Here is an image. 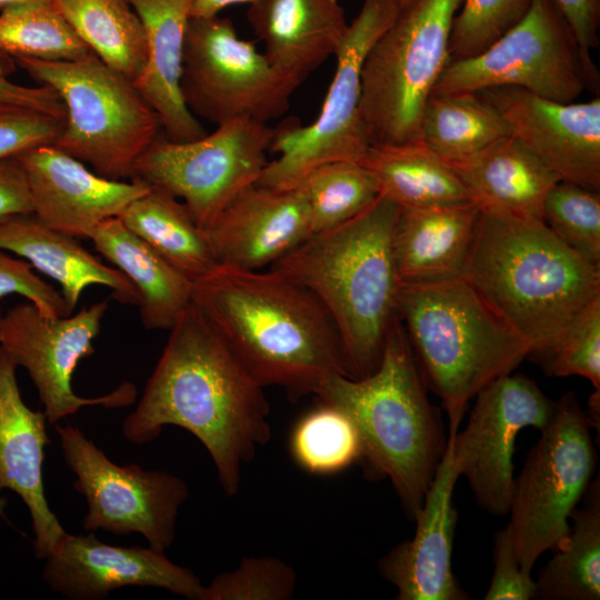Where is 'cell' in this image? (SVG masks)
<instances>
[{"instance_id":"1","label":"cell","mask_w":600,"mask_h":600,"mask_svg":"<svg viewBox=\"0 0 600 600\" xmlns=\"http://www.w3.org/2000/svg\"><path fill=\"white\" fill-rule=\"evenodd\" d=\"M263 388L191 301L170 329L136 409L124 418L123 437L144 444L166 426L186 429L204 446L223 491L233 496L242 466L271 438Z\"/></svg>"},{"instance_id":"2","label":"cell","mask_w":600,"mask_h":600,"mask_svg":"<svg viewBox=\"0 0 600 600\" xmlns=\"http://www.w3.org/2000/svg\"><path fill=\"white\" fill-rule=\"evenodd\" d=\"M192 301L250 374L290 401L347 377L341 341L320 301L291 278L218 264L193 282Z\"/></svg>"},{"instance_id":"3","label":"cell","mask_w":600,"mask_h":600,"mask_svg":"<svg viewBox=\"0 0 600 600\" xmlns=\"http://www.w3.org/2000/svg\"><path fill=\"white\" fill-rule=\"evenodd\" d=\"M462 278L530 344L531 360L600 298V267L542 220L480 208Z\"/></svg>"},{"instance_id":"4","label":"cell","mask_w":600,"mask_h":600,"mask_svg":"<svg viewBox=\"0 0 600 600\" xmlns=\"http://www.w3.org/2000/svg\"><path fill=\"white\" fill-rule=\"evenodd\" d=\"M398 213L399 206L380 194L352 219L312 233L270 268L307 288L324 307L351 379L379 367L398 317L400 281L392 251Z\"/></svg>"},{"instance_id":"5","label":"cell","mask_w":600,"mask_h":600,"mask_svg":"<svg viewBox=\"0 0 600 600\" xmlns=\"http://www.w3.org/2000/svg\"><path fill=\"white\" fill-rule=\"evenodd\" d=\"M354 423L361 462L370 480L389 479L409 520L414 521L447 448L440 410L427 386L399 318L386 340L379 367L369 376L328 377L314 394Z\"/></svg>"},{"instance_id":"6","label":"cell","mask_w":600,"mask_h":600,"mask_svg":"<svg viewBox=\"0 0 600 600\" xmlns=\"http://www.w3.org/2000/svg\"><path fill=\"white\" fill-rule=\"evenodd\" d=\"M397 314L424 384L442 401L449 432L458 431L469 401L511 373L530 344L507 326L462 278L400 283Z\"/></svg>"},{"instance_id":"7","label":"cell","mask_w":600,"mask_h":600,"mask_svg":"<svg viewBox=\"0 0 600 600\" xmlns=\"http://www.w3.org/2000/svg\"><path fill=\"white\" fill-rule=\"evenodd\" d=\"M14 61L39 84L51 87L64 104V126L54 147L102 177H133L138 159L160 134L161 126L132 82L96 54L69 61Z\"/></svg>"},{"instance_id":"8","label":"cell","mask_w":600,"mask_h":600,"mask_svg":"<svg viewBox=\"0 0 600 600\" xmlns=\"http://www.w3.org/2000/svg\"><path fill=\"white\" fill-rule=\"evenodd\" d=\"M461 2L416 0L400 7L369 50L360 117L370 146L420 140L427 101L450 62L451 27Z\"/></svg>"},{"instance_id":"9","label":"cell","mask_w":600,"mask_h":600,"mask_svg":"<svg viewBox=\"0 0 600 600\" xmlns=\"http://www.w3.org/2000/svg\"><path fill=\"white\" fill-rule=\"evenodd\" d=\"M591 428L576 394L566 392L514 478L508 526L526 572L543 552L568 541V520L597 466Z\"/></svg>"},{"instance_id":"10","label":"cell","mask_w":600,"mask_h":600,"mask_svg":"<svg viewBox=\"0 0 600 600\" xmlns=\"http://www.w3.org/2000/svg\"><path fill=\"white\" fill-rule=\"evenodd\" d=\"M518 87L559 102L599 93L600 74L553 0H532L526 17L486 51L451 61L432 94Z\"/></svg>"},{"instance_id":"11","label":"cell","mask_w":600,"mask_h":600,"mask_svg":"<svg viewBox=\"0 0 600 600\" xmlns=\"http://www.w3.org/2000/svg\"><path fill=\"white\" fill-rule=\"evenodd\" d=\"M399 10V0L362 1L334 54L336 71L319 116L306 127L290 123L277 128L270 149L280 156L267 163L256 184L297 188L323 163L360 162L364 158L370 143L360 117L362 67Z\"/></svg>"},{"instance_id":"12","label":"cell","mask_w":600,"mask_h":600,"mask_svg":"<svg viewBox=\"0 0 600 600\" xmlns=\"http://www.w3.org/2000/svg\"><path fill=\"white\" fill-rule=\"evenodd\" d=\"M180 89L196 118L219 126L241 118L268 123L287 111L297 87L218 14L189 20Z\"/></svg>"},{"instance_id":"13","label":"cell","mask_w":600,"mask_h":600,"mask_svg":"<svg viewBox=\"0 0 600 600\" xmlns=\"http://www.w3.org/2000/svg\"><path fill=\"white\" fill-rule=\"evenodd\" d=\"M276 132L268 123L241 118L191 141L159 134L138 159L132 178L182 199L206 229L240 192L258 182Z\"/></svg>"},{"instance_id":"14","label":"cell","mask_w":600,"mask_h":600,"mask_svg":"<svg viewBox=\"0 0 600 600\" xmlns=\"http://www.w3.org/2000/svg\"><path fill=\"white\" fill-rule=\"evenodd\" d=\"M54 430L66 464L76 476L73 489L88 506L83 530L139 533L149 547L166 552L174 541L179 509L189 496L183 479L167 470L114 463L77 426L54 424Z\"/></svg>"},{"instance_id":"15","label":"cell","mask_w":600,"mask_h":600,"mask_svg":"<svg viewBox=\"0 0 600 600\" xmlns=\"http://www.w3.org/2000/svg\"><path fill=\"white\" fill-rule=\"evenodd\" d=\"M109 301L84 307L74 314L49 317L32 302L11 307L0 320V346L17 367L27 370L49 424L73 416L89 406L118 409L132 404L137 389L123 382L103 396L74 393L71 381L78 363L94 353L93 341L101 331Z\"/></svg>"},{"instance_id":"16","label":"cell","mask_w":600,"mask_h":600,"mask_svg":"<svg viewBox=\"0 0 600 600\" xmlns=\"http://www.w3.org/2000/svg\"><path fill=\"white\" fill-rule=\"evenodd\" d=\"M554 409L556 401L521 373L501 376L477 393L467 426L449 432L447 443L480 508L498 517L509 512L517 437L528 427L543 429Z\"/></svg>"},{"instance_id":"17","label":"cell","mask_w":600,"mask_h":600,"mask_svg":"<svg viewBox=\"0 0 600 600\" xmlns=\"http://www.w3.org/2000/svg\"><path fill=\"white\" fill-rule=\"evenodd\" d=\"M518 139L561 180L600 190V98L559 102L518 87L479 92Z\"/></svg>"},{"instance_id":"18","label":"cell","mask_w":600,"mask_h":600,"mask_svg":"<svg viewBox=\"0 0 600 600\" xmlns=\"http://www.w3.org/2000/svg\"><path fill=\"white\" fill-rule=\"evenodd\" d=\"M44 560V582L71 600H101L126 587L160 588L190 600L204 593L199 577L163 551L108 544L94 532H67Z\"/></svg>"},{"instance_id":"19","label":"cell","mask_w":600,"mask_h":600,"mask_svg":"<svg viewBox=\"0 0 600 600\" xmlns=\"http://www.w3.org/2000/svg\"><path fill=\"white\" fill-rule=\"evenodd\" d=\"M30 190L33 213L48 227L76 239H89L101 222L118 218L150 190L140 179L113 180L53 144L17 157Z\"/></svg>"},{"instance_id":"20","label":"cell","mask_w":600,"mask_h":600,"mask_svg":"<svg viewBox=\"0 0 600 600\" xmlns=\"http://www.w3.org/2000/svg\"><path fill=\"white\" fill-rule=\"evenodd\" d=\"M203 230L217 263L243 270L272 266L312 234L301 187L258 184L240 192Z\"/></svg>"},{"instance_id":"21","label":"cell","mask_w":600,"mask_h":600,"mask_svg":"<svg viewBox=\"0 0 600 600\" xmlns=\"http://www.w3.org/2000/svg\"><path fill=\"white\" fill-rule=\"evenodd\" d=\"M447 448L416 518L412 539L398 543L378 561L398 600H467L469 594L452 571V546L458 512L452 497L459 478Z\"/></svg>"},{"instance_id":"22","label":"cell","mask_w":600,"mask_h":600,"mask_svg":"<svg viewBox=\"0 0 600 600\" xmlns=\"http://www.w3.org/2000/svg\"><path fill=\"white\" fill-rule=\"evenodd\" d=\"M17 364L0 346V490L16 492L26 504L37 559L44 560L66 536L44 494V449L50 444L43 410L22 399Z\"/></svg>"},{"instance_id":"23","label":"cell","mask_w":600,"mask_h":600,"mask_svg":"<svg viewBox=\"0 0 600 600\" xmlns=\"http://www.w3.org/2000/svg\"><path fill=\"white\" fill-rule=\"evenodd\" d=\"M247 19L272 67L297 88L337 53L349 27L339 0H253Z\"/></svg>"},{"instance_id":"24","label":"cell","mask_w":600,"mask_h":600,"mask_svg":"<svg viewBox=\"0 0 600 600\" xmlns=\"http://www.w3.org/2000/svg\"><path fill=\"white\" fill-rule=\"evenodd\" d=\"M147 37V63L133 86L156 112L164 137L183 142L207 134L180 89L184 38L193 0H128Z\"/></svg>"},{"instance_id":"25","label":"cell","mask_w":600,"mask_h":600,"mask_svg":"<svg viewBox=\"0 0 600 600\" xmlns=\"http://www.w3.org/2000/svg\"><path fill=\"white\" fill-rule=\"evenodd\" d=\"M480 214L474 201L399 208L392 251L400 283L462 277Z\"/></svg>"},{"instance_id":"26","label":"cell","mask_w":600,"mask_h":600,"mask_svg":"<svg viewBox=\"0 0 600 600\" xmlns=\"http://www.w3.org/2000/svg\"><path fill=\"white\" fill-rule=\"evenodd\" d=\"M0 249L54 280L70 313L82 292L94 284L111 289L112 297L121 303L139 304L137 289L121 271L104 264L78 239L48 227L34 213L0 220Z\"/></svg>"},{"instance_id":"27","label":"cell","mask_w":600,"mask_h":600,"mask_svg":"<svg viewBox=\"0 0 600 600\" xmlns=\"http://www.w3.org/2000/svg\"><path fill=\"white\" fill-rule=\"evenodd\" d=\"M89 239L137 289L143 327L170 330L192 301L193 282L119 218L98 224Z\"/></svg>"},{"instance_id":"28","label":"cell","mask_w":600,"mask_h":600,"mask_svg":"<svg viewBox=\"0 0 600 600\" xmlns=\"http://www.w3.org/2000/svg\"><path fill=\"white\" fill-rule=\"evenodd\" d=\"M449 162L480 208L537 220L548 191L561 180L513 136Z\"/></svg>"},{"instance_id":"29","label":"cell","mask_w":600,"mask_h":600,"mask_svg":"<svg viewBox=\"0 0 600 600\" xmlns=\"http://www.w3.org/2000/svg\"><path fill=\"white\" fill-rule=\"evenodd\" d=\"M360 162L377 179L380 194L399 208H427L472 200L450 162L422 140L372 144Z\"/></svg>"},{"instance_id":"30","label":"cell","mask_w":600,"mask_h":600,"mask_svg":"<svg viewBox=\"0 0 600 600\" xmlns=\"http://www.w3.org/2000/svg\"><path fill=\"white\" fill-rule=\"evenodd\" d=\"M118 218L192 282L218 266L204 230L183 202L162 189L151 187Z\"/></svg>"},{"instance_id":"31","label":"cell","mask_w":600,"mask_h":600,"mask_svg":"<svg viewBox=\"0 0 600 600\" xmlns=\"http://www.w3.org/2000/svg\"><path fill=\"white\" fill-rule=\"evenodd\" d=\"M87 47L111 70L134 82L148 56L143 24L128 0H53Z\"/></svg>"},{"instance_id":"32","label":"cell","mask_w":600,"mask_h":600,"mask_svg":"<svg viewBox=\"0 0 600 600\" xmlns=\"http://www.w3.org/2000/svg\"><path fill=\"white\" fill-rule=\"evenodd\" d=\"M587 504L576 508L563 548L539 572L536 598L542 600L600 599V488L589 487Z\"/></svg>"},{"instance_id":"33","label":"cell","mask_w":600,"mask_h":600,"mask_svg":"<svg viewBox=\"0 0 600 600\" xmlns=\"http://www.w3.org/2000/svg\"><path fill=\"white\" fill-rule=\"evenodd\" d=\"M508 136V124L479 92L431 94L427 101L420 140L447 161L467 158Z\"/></svg>"},{"instance_id":"34","label":"cell","mask_w":600,"mask_h":600,"mask_svg":"<svg viewBox=\"0 0 600 600\" xmlns=\"http://www.w3.org/2000/svg\"><path fill=\"white\" fill-rule=\"evenodd\" d=\"M0 54L69 61L94 54L53 0H28L0 11Z\"/></svg>"},{"instance_id":"35","label":"cell","mask_w":600,"mask_h":600,"mask_svg":"<svg viewBox=\"0 0 600 600\" xmlns=\"http://www.w3.org/2000/svg\"><path fill=\"white\" fill-rule=\"evenodd\" d=\"M299 187L308 201L312 233L344 223L380 196L372 172L357 161L323 163L313 169Z\"/></svg>"},{"instance_id":"36","label":"cell","mask_w":600,"mask_h":600,"mask_svg":"<svg viewBox=\"0 0 600 600\" xmlns=\"http://www.w3.org/2000/svg\"><path fill=\"white\" fill-rule=\"evenodd\" d=\"M290 452L301 469L326 476L359 461L361 442L354 423L343 411L320 402L293 427Z\"/></svg>"},{"instance_id":"37","label":"cell","mask_w":600,"mask_h":600,"mask_svg":"<svg viewBox=\"0 0 600 600\" xmlns=\"http://www.w3.org/2000/svg\"><path fill=\"white\" fill-rule=\"evenodd\" d=\"M542 221L571 250L600 267V194L559 180L548 191Z\"/></svg>"},{"instance_id":"38","label":"cell","mask_w":600,"mask_h":600,"mask_svg":"<svg viewBox=\"0 0 600 600\" xmlns=\"http://www.w3.org/2000/svg\"><path fill=\"white\" fill-rule=\"evenodd\" d=\"M532 0H462L449 39L450 62L477 57L516 27Z\"/></svg>"},{"instance_id":"39","label":"cell","mask_w":600,"mask_h":600,"mask_svg":"<svg viewBox=\"0 0 600 600\" xmlns=\"http://www.w3.org/2000/svg\"><path fill=\"white\" fill-rule=\"evenodd\" d=\"M532 360L552 377L580 376L600 390V298L591 302L557 341Z\"/></svg>"},{"instance_id":"40","label":"cell","mask_w":600,"mask_h":600,"mask_svg":"<svg viewBox=\"0 0 600 600\" xmlns=\"http://www.w3.org/2000/svg\"><path fill=\"white\" fill-rule=\"evenodd\" d=\"M297 586L294 570L276 557H251L216 576L202 600H287Z\"/></svg>"},{"instance_id":"41","label":"cell","mask_w":600,"mask_h":600,"mask_svg":"<svg viewBox=\"0 0 600 600\" xmlns=\"http://www.w3.org/2000/svg\"><path fill=\"white\" fill-rule=\"evenodd\" d=\"M64 121L34 109L0 103V160L17 158L39 146L53 144Z\"/></svg>"},{"instance_id":"42","label":"cell","mask_w":600,"mask_h":600,"mask_svg":"<svg viewBox=\"0 0 600 600\" xmlns=\"http://www.w3.org/2000/svg\"><path fill=\"white\" fill-rule=\"evenodd\" d=\"M8 294L24 297L49 317L71 314L60 290L37 274L29 262L0 249V298Z\"/></svg>"},{"instance_id":"43","label":"cell","mask_w":600,"mask_h":600,"mask_svg":"<svg viewBox=\"0 0 600 600\" xmlns=\"http://www.w3.org/2000/svg\"><path fill=\"white\" fill-rule=\"evenodd\" d=\"M494 570L486 600H529L536 598V581L531 573L521 569L511 537L510 528L494 536Z\"/></svg>"},{"instance_id":"44","label":"cell","mask_w":600,"mask_h":600,"mask_svg":"<svg viewBox=\"0 0 600 600\" xmlns=\"http://www.w3.org/2000/svg\"><path fill=\"white\" fill-rule=\"evenodd\" d=\"M17 64L13 58L0 54V103H10L66 120V108L59 94L49 86H22L10 80Z\"/></svg>"},{"instance_id":"45","label":"cell","mask_w":600,"mask_h":600,"mask_svg":"<svg viewBox=\"0 0 600 600\" xmlns=\"http://www.w3.org/2000/svg\"><path fill=\"white\" fill-rule=\"evenodd\" d=\"M33 213L24 171L17 158L0 160V220Z\"/></svg>"},{"instance_id":"46","label":"cell","mask_w":600,"mask_h":600,"mask_svg":"<svg viewBox=\"0 0 600 600\" xmlns=\"http://www.w3.org/2000/svg\"><path fill=\"white\" fill-rule=\"evenodd\" d=\"M588 52L599 47L600 0H553Z\"/></svg>"},{"instance_id":"47","label":"cell","mask_w":600,"mask_h":600,"mask_svg":"<svg viewBox=\"0 0 600 600\" xmlns=\"http://www.w3.org/2000/svg\"><path fill=\"white\" fill-rule=\"evenodd\" d=\"M253 0H193L191 17L207 18L218 16L223 9L242 3H251Z\"/></svg>"},{"instance_id":"48","label":"cell","mask_w":600,"mask_h":600,"mask_svg":"<svg viewBox=\"0 0 600 600\" xmlns=\"http://www.w3.org/2000/svg\"><path fill=\"white\" fill-rule=\"evenodd\" d=\"M587 419L589 420L592 428L597 429L599 434L600 426V390H594L590 396L588 402V410L584 411Z\"/></svg>"},{"instance_id":"49","label":"cell","mask_w":600,"mask_h":600,"mask_svg":"<svg viewBox=\"0 0 600 600\" xmlns=\"http://www.w3.org/2000/svg\"><path fill=\"white\" fill-rule=\"evenodd\" d=\"M28 0H0V11Z\"/></svg>"},{"instance_id":"50","label":"cell","mask_w":600,"mask_h":600,"mask_svg":"<svg viewBox=\"0 0 600 600\" xmlns=\"http://www.w3.org/2000/svg\"><path fill=\"white\" fill-rule=\"evenodd\" d=\"M8 500L3 497H0V517L6 519V507H7Z\"/></svg>"},{"instance_id":"51","label":"cell","mask_w":600,"mask_h":600,"mask_svg":"<svg viewBox=\"0 0 600 600\" xmlns=\"http://www.w3.org/2000/svg\"><path fill=\"white\" fill-rule=\"evenodd\" d=\"M416 0H399L400 2V7H407L409 4H411L412 2H414Z\"/></svg>"},{"instance_id":"52","label":"cell","mask_w":600,"mask_h":600,"mask_svg":"<svg viewBox=\"0 0 600 600\" xmlns=\"http://www.w3.org/2000/svg\"><path fill=\"white\" fill-rule=\"evenodd\" d=\"M2 316H3V313H2L1 308H0V320H1Z\"/></svg>"}]
</instances>
